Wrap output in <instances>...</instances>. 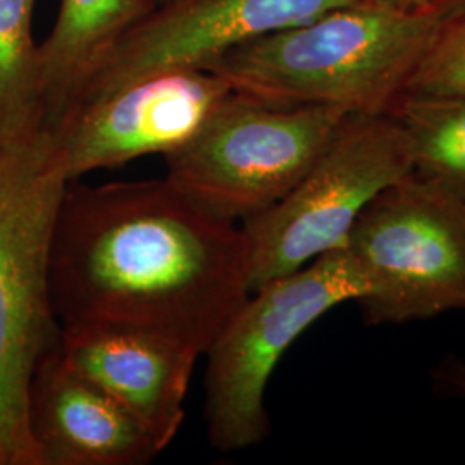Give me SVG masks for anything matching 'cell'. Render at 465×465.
<instances>
[{"label":"cell","instance_id":"d6986e66","mask_svg":"<svg viewBox=\"0 0 465 465\" xmlns=\"http://www.w3.org/2000/svg\"><path fill=\"white\" fill-rule=\"evenodd\" d=\"M169 2H173V0H155V4H157V7H161V5H166ZM155 7V9H157Z\"/></svg>","mask_w":465,"mask_h":465},{"label":"cell","instance_id":"8992f818","mask_svg":"<svg viewBox=\"0 0 465 465\" xmlns=\"http://www.w3.org/2000/svg\"><path fill=\"white\" fill-rule=\"evenodd\" d=\"M345 249L362 274L369 326L465 311V202L414 171L357 217Z\"/></svg>","mask_w":465,"mask_h":465},{"label":"cell","instance_id":"5bb4252c","mask_svg":"<svg viewBox=\"0 0 465 465\" xmlns=\"http://www.w3.org/2000/svg\"><path fill=\"white\" fill-rule=\"evenodd\" d=\"M36 0H0V145L16 143L45 128L32 36Z\"/></svg>","mask_w":465,"mask_h":465},{"label":"cell","instance_id":"5b68a950","mask_svg":"<svg viewBox=\"0 0 465 465\" xmlns=\"http://www.w3.org/2000/svg\"><path fill=\"white\" fill-rule=\"evenodd\" d=\"M364 292L343 247L250 293L205 351V419L214 449L240 451L266 440L267 382L282 353L319 317Z\"/></svg>","mask_w":465,"mask_h":465},{"label":"cell","instance_id":"30bf717a","mask_svg":"<svg viewBox=\"0 0 465 465\" xmlns=\"http://www.w3.org/2000/svg\"><path fill=\"white\" fill-rule=\"evenodd\" d=\"M69 366L117 401L164 450L184 420V399L199 351L159 332L119 324L59 326Z\"/></svg>","mask_w":465,"mask_h":465},{"label":"cell","instance_id":"277c9868","mask_svg":"<svg viewBox=\"0 0 465 465\" xmlns=\"http://www.w3.org/2000/svg\"><path fill=\"white\" fill-rule=\"evenodd\" d=\"M349 114L232 92L183 147L164 155L166 178L207 213L242 224L299 183Z\"/></svg>","mask_w":465,"mask_h":465},{"label":"cell","instance_id":"7c38bea8","mask_svg":"<svg viewBox=\"0 0 465 465\" xmlns=\"http://www.w3.org/2000/svg\"><path fill=\"white\" fill-rule=\"evenodd\" d=\"M155 7V0L61 2L52 32L36 47L45 128L63 119L100 59Z\"/></svg>","mask_w":465,"mask_h":465},{"label":"cell","instance_id":"52a82bcc","mask_svg":"<svg viewBox=\"0 0 465 465\" xmlns=\"http://www.w3.org/2000/svg\"><path fill=\"white\" fill-rule=\"evenodd\" d=\"M412 171L391 114H349L316 164L278 203L242 223L250 293L343 249L367 203Z\"/></svg>","mask_w":465,"mask_h":465},{"label":"cell","instance_id":"ba28073f","mask_svg":"<svg viewBox=\"0 0 465 465\" xmlns=\"http://www.w3.org/2000/svg\"><path fill=\"white\" fill-rule=\"evenodd\" d=\"M232 92L216 73L192 67L155 73L76 105L50 128L69 182L183 147Z\"/></svg>","mask_w":465,"mask_h":465},{"label":"cell","instance_id":"6da1fadb","mask_svg":"<svg viewBox=\"0 0 465 465\" xmlns=\"http://www.w3.org/2000/svg\"><path fill=\"white\" fill-rule=\"evenodd\" d=\"M49 290L59 326H132L203 355L249 299L245 234L167 178L69 182L52 232Z\"/></svg>","mask_w":465,"mask_h":465},{"label":"cell","instance_id":"7a4b0ae2","mask_svg":"<svg viewBox=\"0 0 465 465\" xmlns=\"http://www.w3.org/2000/svg\"><path fill=\"white\" fill-rule=\"evenodd\" d=\"M441 19L361 0L224 52L202 69L269 105H334L386 114Z\"/></svg>","mask_w":465,"mask_h":465},{"label":"cell","instance_id":"9a60e30c","mask_svg":"<svg viewBox=\"0 0 465 465\" xmlns=\"http://www.w3.org/2000/svg\"><path fill=\"white\" fill-rule=\"evenodd\" d=\"M403 95L465 97V16L441 21L403 86Z\"/></svg>","mask_w":465,"mask_h":465},{"label":"cell","instance_id":"8fae6325","mask_svg":"<svg viewBox=\"0 0 465 465\" xmlns=\"http://www.w3.org/2000/svg\"><path fill=\"white\" fill-rule=\"evenodd\" d=\"M28 424L42 465H143L163 451L128 411L67 364L57 341L36 367Z\"/></svg>","mask_w":465,"mask_h":465},{"label":"cell","instance_id":"4fadbf2b","mask_svg":"<svg viewBox=\"0 0 465 465\" xmlns=\"http://www.w3.org/2000/svg\"><path fill=\"white\" fill-rule=\"evenodd\" d=\"M388 114L407 136L412 171L465 202V97H400Z\"/></svg>","mask_w":465,"mask_h":465},{"label":"cell","instance_id":"2e32d148","mask_svg":"<svg viewBox=\"0 0 465 465\" xmlns=\"http://www.w3.org/2000/svg\"><path fill=\"white\" fill-rule=\"evenodd\" d=\"M432 391L443 399H465V361L455 353L441 357L431 372Z\"/></svg>","mask_w":465,"mask_h":465},{"label":"cell","instance_id":"3957f363","mask_svg":"<svg viewBox=\"0 0 465 465\" xmlns=\"http://www.w3.org/2000/svg\"><path fill=\"white\" fill-rule=\"evenodd\" d=\"M67 183L50 128L0 145V465H42L28 399L36 367L59 338L49 257Z\"/></svg>","mask_w":465,"mask_h":465},{"label":"cell","instance_id":"ac0fdd59","mask_svg":"<svg viewBox=\"0 0 465 465\" xmlns=\"http://www.w3.org/2000/svg\"><path fill=\"white\" fill-rule=\"evenodd\" d=\"M378 5H384L390 9H397V11H417V9H424L431 0H367Z\"/></svg>","mask_w":465,"mask_h":465},{"label":"cell","instance_id":"e0dca14e","mask_svg":"<svg viewBox=\"0 0 465 465\" xmlns=\"http://www.w3.org/2000/svg\"><path fill=\"white\" fill-rule=\"evenodd\" d=\"M424 9L431 11L441 21H447L453 17L465 16V0H431Z\"/></svg>","mask_w":465,"mask_h":465},{"label":"cell","instance_id":"9c48e42d","mask_svg":"<svg viewBox=\"0 0 465 465\" xmlns=\"http://www.w3.org/2000/svg\"><path fill=\"white\" fill-rule=\"evenodd\" d=\"M357 2L361 0H173L117 40L88 74L66 114L123 84L163 71L202 69L250 40Z\"/></svg>","mask_w":465,"mask_h":465}]
</instances>
